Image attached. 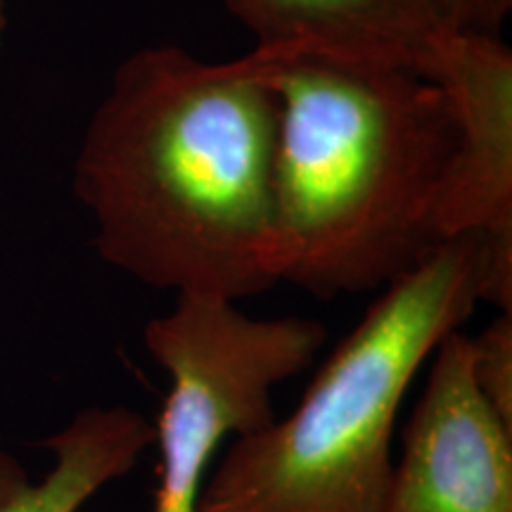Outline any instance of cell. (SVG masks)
<instances>
[{"label": "cell", "instance_id": "cell-1", "mask_svg": "<svg viewBox=\"0 0 512 512\" xmlns=\"http://www.w3.org/2000/svg\"><path fill=\"white\" fill-rule=\"evenodd\" d=\"M278 124L261 48L230 62L176 46L128 55L74 162L100 259L155 290L228 302L283 283Z\"/></svg>", "mask_w": 512, "mask_h": 512}, {"label": "cell", "instance_id": "cell-2", "mask_svg": "<svg viewBox=\"0 0 512 512\" xmlns=\"http://www.w3.org/2000/svg\"><path fill=\"white\" fill-rule=\"evenodd\" d=\"M261 50L280 102L283 283L320 299L389 285L441 242L437 207L456 145L451 102L408 67Z\"/></svg>", "mask_w": 512, "mask_h": 512}, {"label": "cell", "instance_id": "cell-3", "mask_svg": "<svg viewBox=\"0 0 512 512\" xmlns=\"http://www.w3.org/2000/svg\"><path fill=\"white\" fill-rule=\"evenodd\" d=\"M482 256L484 238L460 235L384 285L299 406L230 441L197 512H384L403 396L482 302Z\"/></svg>", "mask_w": 512, "mask_h": 512}, {"label": "cell", "instance_id": "cell-4", "mask_svg": "<svg viewBox=\"0 0 512 512\" xmlns=\"http://www.w3.org/2000/svg\"><path fill=\"white\" fill-rule=\"evenodd\" d=\"M143 339L169 375L152 425L159 463L150 512H197L221 446L275 418L273 389L313 366L328 330L313 318H252L238 302L176 294Z\"/></svg>", "mask_w": 512, "mask_h": 512}, {"label": "cell", "instance_id": "cell-5", "mask_svg": "<svg viewBox=\"0 0 512 512\" xmlns=\"http://www.w3.org/2000/svg\"><path fill=\"white\" fill-rule=\"evenodd\" d=\"M430 361L384 512H512V427L479 392L470 337L451 332Z\"/></svg>", "mask_w": 512, "mask_h": 512}, {"label": "cell", "instance_id": "cell-6", "mask_svg": "<svg viewBox=\"0 0 512 512\" xmlns=\"http://www.w3.org/2000/svg\"><path fill=\"white\" fill-rule=\"evenodd\" d=\"M451 102L456 145L437 207L439 240L479 235L512 252V50L456 29L425 69Z\"/></svg>", "mask_w": 512, "mask_h": 512}, {"label": "cell", "instance_id": "cell-7", "mask_svg": "<svg viewBox=\"0 0 512 512\" xmlns=\"http://www.w3.org/2000/svg\"><path fill=\"white\" fill-rule=\"evenodd\" d=\"M259 48H297L342 60L408 67L425 76L456 31L444 0H223Z\"/></svg>", "mask_w": 512, "mask_h": 512}, {"label": "cell", "instance_id": "cell-8", "mask_svg": "<svg viewBox=\"0 0 512 512\" xmlns=\"http://www.w3.org/2000/svg\"><path fill=\"white\" fill-rule=\"evenodd\" d=\"M155 444V427L126 406H91L43 439L53 467L43 479L0 448V512H79L107 484L124 479Z\"/></svg>", "mask_w": 512, "mask_h": 512}, {"label": "cell", "instance_id": "cell-9", "mask_svg": "<svg viewBox=\"0 0 512 512\" xmlns=\"http://www.w3.org/2000/svg\"><path fill=\"white\" fill-rule=\"evenodd\" d=\"M472 375L479 392L512 427V313H501L489 328L470 337Z\"/></svg>", "mask_w": 512, "mask_h": 512}, {"label": "cell", "instance_id": "cell-10", "mask_svg": "<svg viewBox=\"0 0 512 512\" xmlns=\"http://www.w3.org/2000/svg\"><path fill=\"white\" fill-rule=\"evenodd\" d=\"M446 15L456 29L501 36L512 0H444Z\"/></svg>", "mask_w": 512, "mask_h": 512}, {"label": "cell", "instance_id": "cell-11", "mask_svg": "<svg viewBox=\"0 0 512 512\" xmlns=\"http://www.w3.org/2000/svg\"><path fill=\"white\" fill-rule=\"evenodd\" d=\"M5 27H8V17H5V0H0V46H3Z\"/></svg>", "mask_w": 512, "mask_h": 512}]
</instances>
